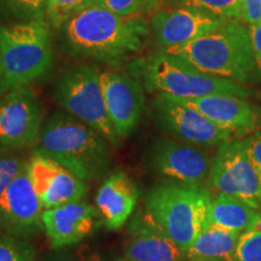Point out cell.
<instances>
[{
    "label": "cell",
    "mask_w": 261,
    "mask_h": 261,
    "mask_svg": "<svg viewBox=\"0 0 261 261\" xmlns=\"http://www.w3.org/2000/svg\"><path fill=\"white\" fill-rule=\"evenodd\" d=\"M148 33L143 18L91 5L58 29V41L62 52L71 57L117 63L138 51Z\"/></svg>",
    "instance_id": "cell-1"
},
{
    "label": "cell",
    "mask_w": 261,
    "mask_h": 261,
    "mask_svg": "<svg viewBox=\"0 0 261 261\" xmlns=\"http://www.w3.org/2000/svg\"><path fill=\"white\" fill-rule=\"evenodd\" d=\"M110 142L69 114H54L42 126L35 154L50 158L87 182L103 177L112 163Z\"/></svg>",
    "instance_id": "cell-2"
},
{
    "label": "cell",
    "mask_w": 261,
    "mask_h": 261,
    "mask_svg": "<svg viewBox=\"0 0 261 261\" xmlns=\"http://www.w3.org/2000/svg\"><path fill=\"white\" fill-rule=\"evenodd\" d=\"M162 52L201 73L234 83H246L255 70L249 31L237 19H227L207 34Z\"/></svg>",
    "instance_id": "cell-3"
},
{
    "label": "cell",
    "mask_w": 261,
    "mask_h": 261,
    "mask_svg": "<svg viewBox=\"0 0 261 261\" xmlns=\"http://www.w3.org/2000/svg\"><path fill=\"white\" fill-rule=\"evenodd\" d=\"M52 61L51 25L46 19L0 24V96L45 76Z\"/></svg>",
    "instance_id": "cell-4"
},
{
    "label": "cell",
    "mask_w": 261,
    "mask_h": 261,
    "mask_svg": "<svg viewBox=\"0 0 261 261\" xmlns=\"http://www.w3.org/2000/svg\"><path fill=\"white\" fill-rule=\"evenodd\" d=\"M211 204L210 191L202 185L175 181L155 185L145 198V210L185 253L210 224Z\"/></svg>",
    "instance_id": "cell-5"
},
{
    "label": "cell",
    "mask_w": 261,
    "mask_h": 261,
    "mask_svg": "<svg viewBox=\"0 0 261 261\" xmlns=\"http://www.w3.org/2000/svg\"><path fill=\"white\" fill-rule=\"evenodd\" d=\"M149 92L177 99H195L212 94L247 98L250 91L234 81L201 73L177 57L160 51L140 63Z\"/></svg>",
    "instance_id": "cell-6"
},
{
    "label": "cell",
    "mask_w": 261,
    "mask_h": 261,
    "mask_svg": "<svg viewBox=\"0 0 261 261\" xmlns=\"http://www.w3.org/2000/svg\"><path fill=\"white\" fill-rule=\"evenodd\" d=\"M54 98L67 114L93 127L112 145L119 144L120 138L107 112L98 68L75 65L64 70L55 83Z\"/></svg>",
    "instance_id": "cell-7"
},
{
    "label": "cell",
    "mask_w": 261,
    "mask_h": 261,
    "mask_svg": "<svg viewBox=\"0 0 261 261\" xmlns=\"http://www.w3.org/2000/svg\"><path fill=\"white\" fill-rule=\"evenodd\" d=\"M210 180L219 194L232 196L261 212V179L247 154L244 140H227L218 148Z\"/></svg>",
    "instance_id": "cell-8"
},
{
    "label": "cell",
    "mask_w": 261,
    "mask_h": 261,
    "mask_svg": "<svg viewBox=\"0 0 261 261\" xmlns=\"http://www.w3.org/2000/svg\"><path fill=\"white\" fill-rule=\"evenodd\" d=\"M42 109L29 85L0 98V151L35 146L42 128Z\"/></svg>",
    "instance_id": "cell-9"
},
{
    "label": "cell",
    "mask_w": 261,
    "mask_h": 261,
    "mask_svg": "<svg viewBox=\"0 0 261 261\" xmlns=\"http://www.w3.org/2000/svg\"><path fill=\"white\" fill-rule=\"evenodd\" d=\"M152 106L159 125L187 144L202 148L219 146L232 136L177 98L158 94Z\"/></svg>",
    "instance_id": "cell-10"
},
{
    "label": "cell",
    "mask_w": 261,
    "mask_h": 261,
    "mask_svg": "<svg viewBox=\"0 0 261 261\" xmlns=\"http://www.w3.org/2000/svg\"><path fill=\"white\" fill-rule=\"evenodd\" d=\"M42 213L27 161L0 197V230L22 238L38 233L44 230Z\"/></svg>",
    "instance_id": "cell-11"
},
{
    "label": "cell",
    "mask_w": 261,
    "mask_h": 261,
    "mask_svg": "<svg viewBox=\"0 0 261 261\" xmlns=\"http://www.w3.org/2000/svg\"><path fill=\"white\" fill-rule=\"evenodd\" d=\"M149 165L158 174L172 181L202 185L211 178L213 159L198 146L158 139L150 149Z\"/></svg>",
    "instance_id": "cell-12"
},
{
    "label": "cell",
    "mask_w": 261,
    "mask_h": 261,
    "mask_svg": "<svg viewBox=\"0 0 261 261\" xmlns=\"http://www.w3.org/2000/svg\"><path fill=\"white\" fill-rule=\"evenodd\" d=\"M228 18L194 8L160 9L150 19L154 39L161 51L177 47L207 34Z\"/></svg>",
    "instance_id": "cell-13"
},
{
    "label": "cell",
    "mask_w": 261,
    "mask_h": 261,
    "mask_svg": "<svg viewBox=\"0 0 261 261\" xmlns=\"http://www.w3.org/2000/svg\"><path fill=\"white\" fill-rule=\"evenodd\" d=\"M100 86L108 115L117 137L127 138L138 126L144 107L142 84L126 74L103 71Z\"/></svg>",
    "instance_id": "cell-14"
},
{
    "label": "cell",
    "mask_w": 261,
    "mask_h": 261,
    "mask_svg": "<svg viewBox=\"0 0 261 261\" xmlns=\"http://www.w3.org/2000/svg\"><path fill=\"white\" fill-rule=\"evenodd\" d=\"M28 166L33 185L44 211L79 202L87 194L86 182L50 158L33 152Z\"/></svg>",
    "instance_id": "cell-15"
},
{
    "label": "cell",
    "mask_w": 261,
    "mask_h": 261,
    "mask_svg": "<svg viewBox=\"0 0 261 261\" xmlns=\"http://www.w3.org/2000/svg\"><path fill=\"white\" fill-rule=\"evenodd\" d=\"M125 255L128 261H185L187 253L159 226L148 211L137 212L127 230Z\"/></svg>",
    "instance_id": "cell-16"
},
{
    "label": "cell",
    "mask_w": 261,
    "mask_h": 261,
    "mask_svg": "<svg viewBox=\"0 0 261 261\" xmlns=\"http://www.w3.org/2000/svg\"><path fill=\"white\" fill-rule=\"evenodd\" d=\"M98 212L86 202H71L45 210L42 225L52 248L69 247L79 243L93 231Z\"/></svg>",
    "instance_id": "cell-17"
},
{
    "label": "cell",
    "mask_w": 261,
    "mask_h": 261,
    "mask_svg": "<svg viewBox=\"0 0 261 261\" xmlns=\"http://www.w3.org/2000/svg\"><path fill=\"white\" fill-rule=\"evenodd\" d=\"M227 132L248 133L256 125V113L244 98L212 94L195 99H180Z\"/></svg>",
    "instance_id": "cell-18"
},
{
    "label": "cell",
    "mask_w": 261,
    "mask_h": 261,
    "mask_svg": "<svg viewBox=\"0 0 261 261\" xmlns=\"http://www.w3.org/2000/svg\"><path fill=\"white\" fill-rule=\"evenodd\" d=\"M139 192L135 180L126 172H114L97 192L96 205L110 230H119L135 212Z\"/></svg>",
    "instance_id": "cell-19"
},
{
    "label": "cell",
    "mask_w": 261,
    "mask_h": 261,
    "mask_svg": "<svg viewBox=\"0 0 261 261\" xmlns=\"http://www.w3.org/2000/svg\"><path fill=\"white\" fill-rule=\"evenodd\" d=\"M241 233L208 224L187 250L191 261H234V250Z\"/></svg>",
    "instance_id": "cell-20"
},
{
    "label": "cell",
    "mask_w": 261,
    "mask_h": 261,
    "mask_svg": "<svg viewBox=\"0 0 261 261\" xmlns=\"http://www.w3.org/2000/svg\"><path fill=\"white\" fill-rule=\"evenodd\" d=\"M260 219L261 212L232 196L219 194L212 198L210 224L241 233L255 226Z\"/></svg>",
    "instance_id": "cell-21"
},
{
    "label": "cell",
    "mask_w": 261,
    "mask_h": 261,
    "mask_svg": "<svg viewBox=\"0 0 261 261\" xmlns=\"http://www.w3.org/2000/svg\"><path fill=\"white\" fill-rule=\"evenodd\" d=\"M46 19V0H0V24Z\"/></svg>",
    "instance_id": "cell-22"
},
{
    "label": "cell",
    "mask_w": 261,
    "mask_h": 261,
    "mask_svg": "<svg viewBox=\"0 0 261 261\" xmlns=\"http://www.w3.org/2000/svg\"><path fill=\"white\" fill-rule=\"evenodd\" d=\"M242 0H165L168 8H194L211 12L220 17L237 19Z\"/></svg>",
    "instance_id": "cell-23"
},
{
    "label": "cell",
    "mask_w": 261,
    "mask_h": 261,
    "mask_svg": "<svg viewBox=\"0 0 261 261\" xmlns=\"http://www.w3.org/2000/svg\"><path fill=\"white\" fill-rule=\"evenodd\" d=\"M94 0H46V21L51 28L61 29L84 9L93 5Z\"/></svg>",
    "instance_id": "cell-24"
},
{
    "label": "cell",
    "mask_w": 261,
    "mask_h": 261,
    "mask_svg": "<svg viewBox=\"0 0 261 261\" xmlns=\"http://www.w3.org/2000/svg\"><path fill=\"white\" fill-rule=\"evenodd\" d=\"M0 261H37V250L24 238L0 231Z\"/></svg>",
    "instance_id": "cell-25"
},
{
    "label": "cell",
    "mask_w": 261,
    "mask_h": 261,
    "mask_svg": "<svg viewBox=\"0 0 261 261\" xmlns=\"http://www.w3.org/2000/svg\"><path fill=\"white\" fill-rule=\"evenodd\" d=\"M234 261H261V219L255 226L240 234Z\"/></svg>",
    "instance_id": "cell-26"
},
{
    "label": "cell",
    "mask_w": 261,
    "mask_h": 261,
    "mask_svg": "<svg viewBox=\"0 0 261 261\" xmlns=\"http://www.w3.org/2000/svg\"><path fill=\"white\" fill-rule=\"evenodd\" d=\"M27 163L24 159L16 155H0V197Z\"/></svg>",
    "instance_id": "cell-27"
},
{
    "label": "cell",
    "mask_w": 261,
    "mask_h": 261,
    "mask_svg": "<svg viewBox=\"0 0 261 261\" xmlns=\"http://www.w3.org/2000/svg\"><path fill=\"white\" fill-rule=\"evenodd\" d=\"M93 5L104 8L113 14L129 17L144 11V0H94Z\"/></svg>",
    "instance_id": "cell-28"
},
{
    "label": "cell",
    "mask_w": 261,
    "mask_h": 261,
    "mask_svg": "<svg viewBox=\"0 0 261 261\" xmlns=\"http://www.w3.org/2000/svg\"><path fill=\"white\" fill-rule=\"evenodd\" d=\"M240 18L248 25L261 22V0H242Z\"/></svg>",
    "instance_id": "cell-29"
},
{
    "label": "cell",
    "mask_w": 261,
    "mask_h": 261,
    "mask_svg": "<svg viewBox=\"0 0 261 261\" xmlns=\"http://www.w3.org/2000/svg\"><path fill=\"white\" fill-rule=\"evenodd\" d=\"M243 140L247 154L261 179V132H257L254 136L248 137L247 139Z\"/></svg>",
    "instance_id": "cell-30"
},
{
    "label": "cell",
    "mask_w": 261,
    "mask_h": 261,
    "mask_svg": "<svg viewBox=\"0 0 261 261\" xmlns=\"http://www.w3.org/2000/svg\"><path fill=\"white\" fill-rule=\"evenodd\" d=\"M249 35L252 40L255 67L261 75V22L249 25Z\"/></svg>",
    "instance_id": "cell-31"
},
{
    "label": "cell",
    "mask_w": 261,
    "mask_h": 261,
    "mask_svg": "<svg viewBox=\"0 0 261 261\" xmlns=\"http://www.w3.org/2000/svg\"><path fill=\"white\" fill-rule=\"evenodd\" d=\"M55 261H103V257L98 253H93L89 248H80L71 255H67L60 259H55Z\"/></svg>",
    "instance_id": "cell-32"
},
{
    "label": "cell",
    "mask_w": 261,
    "mask_h": 261,
    "mask_svg": "<svg viewBox=\"0 0 261 261\" xmlns=\"http://www.w3.org/2000/svg\"><path fill=\"white\" fill-rule=\"evenodd\" d=\"M165 0H144V12H150L158 9L159 5Z\"/></svg>",
    "instance_id": "cell-33"
},
{
    "label": "cell",
    "mask_w": 261,
    "mask_h": 261,
    "mask_svg": "<svg viewBox=\"0 0 261 261\" xmlns=\"http://www.w3.org/2000/svg\"><path fill=\"white\" fill-rule=\"evenodd\" d=\"M117 261H128L127 259H121V260H117Z\"/></svg>",
    "instance_id": "cell-34"
}]
</instances>
